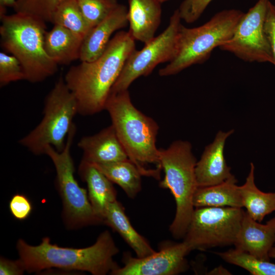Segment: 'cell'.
Instances as JSON below:
<instances>
[{
    "label": "cell",
    "instance_id": "cell-1",
    "mask_svg": "<svg viewBox=\"0 0 275 275\" xmlns=\"http://www.w3.org/2000/svg\"><path fill=\"white\" fill-rule=\"evenodd\" d=\"M134 41L128 32H119L97 59L68 70L64 79L76 100L78 114L91 116L105 109L113 85L135 50Z\"/></svg>",
    "mask_w": 275,
    "mask_h": 275
},
{
    "label": "cell",
    "instance_id": "cell-2",
    "mask_svg": "<svg viewBox=\"0 0 275 275\" xmlns=\"http://www.w3.org/2000/svg\"><path fill=\"white\" fill-rule=\"evenodd\" d=\"M16 249L26 271L29 273L54 268L105 275L119 267L113 259L119 253V249L107 230L102 232L96 242L87 248L59 246L50 243V239L45 237L35 246L19 239Z\"/></svg>",
    "mask_w": 275,
    "mask_h": 275
},
{
    "label": "cell",
    "instance_id": "cell-3",
    "mask_svg": "<svg viewBox=\"0 0 275 275\" xmlns=\"http://www.w3.org/2000/svg\"><path fill=\"white\" fill-rule=\"evenodd\" d=\"M105 110L110 116L112 125L129 159L142 176L159 180L161 170L146 167L154 164L162 170L159 149L156 145L159 130L156 122L134 106L128 90L111 93Z\"/></svg>",
    "mask_w": 275,
    "mask_h": 275
},
{
    "label": "cell",
    "instance_id": "cell-4",
    "mask_svg": "<svg viewBox=\"0 0 275 275\" xmlns=\"http://www.w3.org/2000/svg\"><path fill=\"white\" fill-rule=\"evenodd\" d=\"M1 44L20 63L24 80L36 83L53 75L58 65L44 47L45 22L28 14L0 15Z\"/></svg>",
    "mask_w": 275,
    "mask_h": 275
},
{
    "label": "cell",
    "instance_id": "cell-5",
    "mask_svg": "<svg viewBox=\"0 0 275 275\" xmlns=\"http://www.w3.org/2000/svg\"><path fill=\"white\" fill-rule=\"evenodd\" d=\"M191 148L187 141H176L166 149H159V161L164 173L159 185L169 189L176 202V213L169 230L177 239L184 238L195 209L197 160Z\"/></svg>",
    "mask_w": 275,
    "mask_h": 275
},
{
    "label": "cell",
    "instance_id": "cell-6",
    "mask_svg": "<svg viewBox=\"0 0 275 275\" xmlns=\"http://www.w3.org/2000/svg\"><path fill=\"white\" fill-rule=\"evenodd\" d=\"M243 14L237 9L223 10L200 26L187 28L182 24L176 54L159 70V75L176 74L190 66L204 62L214 48L231 38Z\"/></svg>",
    "mask_w": 275,
    "mask_h": 275
},
{
    "label": "cell",
    "instance_id": "cell-7",
    "mask_svg": "<svg viewBox=\"0 0 275 275\" xmlns=\"http://www.w3.org/2000/svg\"><path fill=\"white\" fill-rule=\"evenodd\" d=\"M77 114L76 100L61 77L45 98L42 120L18 143L35 155L45 154L48 146L60 152L65 146Z\"/></svg>",
    "mask_w": 275,
    "mask_h": 275
},
{
    "label": "cell",
    "instance_id": "cell-8",
    "mask_svg": "<svg viewBox=\"0 0 275 275\" xmlns=\"http://www.w3.org/2000/svg\"><path fill=\"white\" fill-rule=\"evenodd\" d=\"M74 124L67 138L64 149L59 152L51 146L45 155L52 160L56 171V184L63 204V217L66 227L71 230L103 224L95 212L87 191L79 186L74 177V166L71 148L76 134Z\"/></svg>",
    "mask_w": 275,
    "mask_h": 275
},
{
    "label": "cell",
    "instance_id": "cell-9",
    "mask_svg": "<svg viewBox=\"0 0 275 275\" xmlns=\"http://www.w3.org/2000/svg\"><path fill=\"white\" fill-rule=\"evenodd\" d=\"M244 212L230 207L195 208L183 241L191 251L234 245Z\"/></svg>",
    "mask_w": 275,
    "mask_h": 275
},
{
    "label": "cell",
    "instance_id": "cell-10",
    "mask_svg": "<svg viewBox=\"0 0 275 275\" xmlns=\"http://www.w3.org/2000/svg\"><path fill=\"white\" fill-rule=\"evenodd\" d=\"M179 11L170 17L167 29L140 50H134L127 58L111 93L128 90L131 83L142 76L150 74L160 63L171 62L175 57L182 25Z\"/></svg>",
    "mask_w": 275,
    "mask_h": 275
},
{
    "label": "cell",
    "instance_id": "cell-11",
    "mask_svg": "<svg viewBox=\"0 0 275 275\" xmlns=\"http://www.w3.org/2000/svg\"><path fill=\"white\" fill-rule=\"evenodd\" d=\"M269 1L258 0L244 13L231 38L219 48L245 62L273 64L271 50L264 31Z\"/></svg>",
    "mask_w": 275,
    "mask_h": 275
},
{
    "label": "cell",
    "instance_id": "cell-12",
    "mask_svg": "<svg viewBox=\"0 0 275 275\" xmlns=\"http://www.w3.org/2000/svg\"><path fill=\"white\" fill-rule=\"evenodd\" d=\"M191 251L182 242H167L159 251L145 257H134L129 252L123 254V266L111 273L113 275H176L188 268L186 256Z\"/></svg>",
    "mask_w": 275,
    "mask_h": 275
},
{
    "label": "cell",
    "instance_id": "cell-13",
    "mask_svg": "<svg viewBox=\"0 0 275 275\" xmlns=\"http://www.w3.org/2000/svg\"><path fill=\"white\" fill-rule=\"evenodd\" d=\"M233 132V129L219 131L213 142L205 147L195 168L198 187L219 184L233 176L225 158L224 148L226 140Z\"/></svg>",
    "mask_w": 275,
    "mask_h": 275
},
{
    "label": "cell",
    "instance_id": "cell-14",
    "mask_svg": "<svg viewBox=\"0 0 275 275\" xmlns=\"http://www.w3.org/2000/svg\"><path fill=\"white\" fill-rule=\"evenodd\" d=\"M275 244V217L262 224L244 211L234 245L260 259L269 261V252Z\"/></svg>",
    "mask_w": 275,
    "mask_h": 275
},
{
    "label": "cell",
    "instance_id": "cell-15",
    "mask_svg": "<svg viewBox=\"0 0 275 275\" xmlns=\"http://www.w3.org/2000/svg\"><path fill=\"white\" fill-rule=\"evenodd\" d=\"M77 146L82 151L81 160L92 164L129 159L112 124L95 134L83 136Z\"/></svg>",
    "mask_w": 275,
    "mask_h": 275
},
{
    "label": "cell",
    "instance_id": "cell-16",
    "mask_svg": "<svg viewBox=\"0 0 275 275\" xmlns=\"http://www.w3.org/2000/svg\"><path fill=\"white\" fill-rule=\"evenodd\" d=\"M128 9L118 6L102 21L93 27L82 41L79 56L81 62H91L100 57L106 49L111 36L128 23Z\"/></svg>",
    "mask_w": 275,
    "mask_h": 275
},
{
    "label": "cell",
    "instance_id": "cell-17",
    "mask_svg": "<svg viewBox=\"0 0 275 275\" xmlns=\"http://www.w3.org/2000/svg\"><path fill=\"white\" fill-rule=\"evenodd\" d=\"M128 32L134 40L145 43L154 38L161 20V3L157 0H128Z\"/></svg>",
    "mask_w": 275,
    "mask_h": 275
},
{
    "label": "cell",
    "instance_id": "cell-18",
    "mask_svg": "<svg viewBox=\"0 0 275 275\" xmlns=\"http://www.w3.org/2000/svg\"><path fill=\"white\" fill-rule=\"evenodd\" d=\"M78 174L88 187V195L96 214L103 221L108 205L117 200L113 182L93 164L81 160Z\"/></svg>",
    "mask_w": 275,
    "mask_h": 275
},
{
    "label": "cell",
    "instance_id": "cell-19",
    "mask_svg": "<svg viewBox=\"0 0 275 275\" xmlns=\"http://www.w3.org/2000/svg\"><path fill=\"white\" fill-rule=\"evenodd\" d=\"M103 224L116 231L134 251L136 257H145L156 251L149 242L133 227L122 204L116 200L107 206Z\"/></svg>",
    "mask_w": 275,
    "mask_h": 275
},
{
    "label": "cell",
    "instance_id": "cell-20",
    "mask_svg": "<svg viewBox=\"0 0 275 275\" xmlns=\"http://www.w3.org/2000/svg\"><path fill=\"white\" fill-rule=\"evenodd\" d=\"M84 39L70 30L57 24L46 32L44 47L48 56L57 64H68L79 59Z\"/></svg>",
    "mask_w": 275,
    "mask_h": 275
},
{
    "label": "cell",
    "instance_id": "cell-21",
    "mask_svg": "<svg viewBox=\"0 0 275 275\" xmlns=\"http://www.w3.org/2000/svg\"><path fill=\"white\" fill-rule=\"evenodd\" d=\"M234 175L216 185L198 187L194 196L195 208L230 207L242 208V202Z\"/></svg>",
    "mask_w": 275,
    "mask_h": 275
},
{
    "label": "cell",
    "instance_id": "cell-22",
    "mask_svg": "<svg viewBox=\"0 0 275 275\" xmlns=\"http://www.w3.org/2000/svg\"><path fill=\"white\" fill-rule=\"evenodd\" d=\"M250 165L245 182L239 186V191L246 212L261 223L267 215L275 211V193H264L258 188L255 183V167L252 162Z\"/></svg>",
    "mask_w": 275,
    "mask_h": 275
},
{
    "label": "cell",
    "instance_id": "cell-23",
    "mask_svg": "<svg viewBox=\"0 0 275 275\" xmlns=\"http://www.w3.org/2000/svg\"><path fill=\"white\" fill-rule=\"evenodd\" d=\"M93 164L113 183L122 188L129 198L134 199L141 191L142 175L130 159Z\"/></svg>",
    "mask_w": 275,
    "mask_h": 275
},
{
    "label": "cell",
    "instance_id": "cell-24",
    "mask_svg": "<svg viewBox=\"0 0 275 275\" xmlns=\"http://www.w3.org/2000/svg\"><path fill=\"white\" fill-rule=\"evenodd\" d=\"M51 22L70 30L83 39L92 28L84 17L76 0H62Z\"/></svg>",
    "mask_w": 275,
    "mask_h": 275
},
{
    "label": "cell",
    "instance_id": "cell-25",
    "mask_svg": "<svg viewBox=\"0 0 275 275\" xmlns=\"http://www.w3.org/2000/svg\"><path fill=\"white\" fill-rule=\"evenodd\" d=\"M225 262L240 267L253 275H275V264L236 248L215 252Z\"/></svg>",
    "mask_w": 275,
    "mask_h": 275
},
{
    "label": "cell",
    "instance_id": "cell-26",
    "mask_svg": "<svg viewBox=\"0 0 275 275\" xmlns=\"http://www.w3.org/2000/svg\"><path fill=\"white\" fill-rule=\"evenodd\" d=\"M79 9L93 28L106 18L119 5L117 0H76Z\"/></svg>",
    "mask_w": 275,
    "mask_h": 275
},
{
    "label": "cell",
    "instance_id": "cell-27",
    "mask_svg": "<svg viewBox=\"0 0 275 275\" xmlns=\"http://www.w3.org/2000/svg\"><path fill=\"white\" fill-rule=\"evenodd\" d=\"M62 0H16L15 12L36 16L45 22H51L53 13Z\"/></svg>",
    "mask_w": 275,
    "mask_h": 275
},
{
    "label": "cell",
    "instance_id": "cell-28",
    "mask_svg": "<svg viewBox=\"0 0 275 275\" xmlns=\"http://www.w3.org/2000/svg\"><path fill=\"white\" fill-rule=\"evenodd\" d=\"M22 67L16 57L4 52H0V85L24 80Z\"/></svg>",
    "mask_w": 275,
    "mask_h": 275
},
{
    "label": "cell",
    "instance_id": "cell-29",
    "mask_svg": "<svg viewBox=\"0 0 275 275\" xmlns=\"http://www.w3.org/2000/svg\"><path fill=\"white\" fill-rule=\"evenodd\" d=\"M213 0H184L178 9L181 20L187 23L197 21Z\"/></svg>",
    "mask_w": 275,
    "mask_h": 275
},
{
    "label": "cell",
    "instance_id": "cell-30",
    "mask_svg": "<svg viewBox=\"0 0 275 275\" xmlns=\"http://www.w3.org/2000/svg\"><path fill=\"white\" fill-rule=\"evenodd\" d=\"M9 209L12 215L17 219H26L32 211V205L24 195L17 194L13 196L9 202Z\"/></svg>",
    "mask_w": 275,
    "mask_h": 275
},
{
    "label": "cell",
    "instance_id": "cell-31",
    "mask_svg": "<svg viewBox=\"0 0 275 275\" xmlns=\"http://www.w3.org/2000/svg\"><path fill=\"white\" fill-rule=\"evenodd\" d=\"M264 31L271 50L275 66V5L270 1L267 5L264 21Z\"/></svg>",
    "mask_w": 275,
    "mask_h": 275
},
{
    "label": "cell",
    "instance_id": "cell-32",
    "mask_svg": "<svg viewBox=\"0 0 275 275\" xmlns=\"http://www.w3.org/2000/svg\"><path fill=\"white\" fill-rule=\"evenodd\" d=\"M26 271L21 260H11L1 257L0 259L1 275H21Z\"/></svg>",
    "mask_w": 275,
    "mask_h": 275
},
{
    "label": "cell",
    "instance_id": "cell-33",
    "mask_svg": "<svg viewBox=\"0 0 275 275\" xmlns=\"http://www.w3.org/2000/svg\"><path fill=\"white\" fill-rule=\"evenodd\" d=\"M16 0H0V15L6 13V9L13 7Z\"/></svg>",
    "mask_w": 275,
    "mask_h": 275
},
{
    "label": "cell",
    "instance_id": "cell-34",
    "mask_svg": "<svg viewBox=\"0 0 275 275\" xmlns=\"http://www.w3.org/2000/svg\"><path fill=\"white\" fill-rule=\"evenodd\" d=\"M269 257L270 258H275V244L269 252Z\"/></svg>",
    "mask_w": 275,
    "mask_h": 275
},
{
    "label": "cell",
    "instance_id": "cell-35",
    "mask_svg": "<svg viewBox=\"0 0 275 275\" xmlns=\"http://www.w3.org/2000/svg\"><path fill=\"white\" fill-rule=\"evenodd\" d=\"M157 1H158L160 3H163L164 2L168 1L169 0H157Z\"/></svg>",
    "mask_w": 275,
    "mask_h": 275
}]
</instances>
